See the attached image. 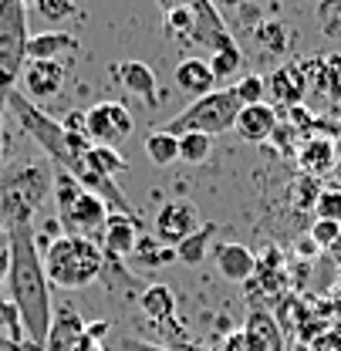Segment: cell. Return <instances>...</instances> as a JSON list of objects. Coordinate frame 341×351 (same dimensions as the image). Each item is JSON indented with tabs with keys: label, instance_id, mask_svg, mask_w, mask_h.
<instances>
[{
	"label": "cell",
	"instance_id": "cell-1",
	"mask_svg": "<svg viewBox=\"0 0 341 351\" xmlns=\"http://www.w3.org/2000/svg\"><path fill=\"white\" fill-rule=\"evenodd\" d=\"M7 250H10L7 298L21 311L27 341L38 351H44L51 321H54V307H51V280L44 274L34 226H10L7 230Z\"/></svg>",
	"mask_w": 341,
	"mask_h": 351
},
{
	"label": "cell",
	"instance_id": "cell-2",
	"mask_svg": "<svg viewBox=\"0 0 341 351\" xmlns=\"http://www.w3.org/2000/svg\"><path fill=\"white\" fill-rule=\"evenodd\" d=\"M54 193V169L44 159H21L0 173V226H34L44 199Z\"/></svg>",
	"mask_w": 341,
	"mask_h": 351
},
{
	"label": "cell",
	"instance_id": "cell-3",
	"mask_svg": "<svg viewBox=\"0 0 341 351\" xmlns=\"http://www.w3.org/2000/svg\"><path fill=\"white\" fill-rule=\"evenodd\" d=\"M159 7H163L166 34L186 51L200 47L210 58L220 47L237 44L213 0H159Z\"/></svg>",
	"mask_w": 341,
	"mask_h": 351
},
{
	"label": "cell",
	"instance_id": "cell-4",
	"mask_svg": "<svg viewBox=\"0 0 341 351\" xmlns=\"http://www.w3.org/2000/svg\"><path fill=\"white\" fill-rule=\"evenodd\" d=\"M44 274L51 280V287H64V291H82L88 284H95L105 270V250L85 240V237H68L58 233L47 250H41Z\"/></svg>",
	"mask_w": 341,
	"mask_h": 351
},
{
	"label": "cell",
	"instance_id": "cell-5",
	"mask_svg": "<svg viewBox=\"0 0 341 351\" xmlns=\"http://www.w3.org/2000/svg\"><path fill=\"white\" fill-rule=\"evenodd\" d=\"M54 210H58V223L68 237H85V240H102L105 219H108V206L88 193L85 186L68 173L54 166Z\"/></svg>",
	"mask_w": 341,
	"mask_h": 351
},
{
	"label": "cell",
	"instance_id": "cell-6",
	"mask_svg": "<svg viewBox=\"0 0 341 351\" xmlns=\"http://www.w3.org/2000/svg\"><path fill=\"white\" fill-rule=\"evenodd\" d=\"M7 112L17 119V125L24 129L27 138H34V145L44 152L47 162H54L58 169H71L75 166V156H71V145H68V129L54 115H47L31 98H24V91H10Z\"/></svg>",
	"mask_w": 341,
	"mask_h": 351
},
{
	"label": "cell",
	"instance_id": "cell-7",
	"mask_svg": "<svg viewBox=\"0 0 341 351\" xmlns=\"http://www.w3.org/2000/svg\"><path fill=\"white\" fill-rule=\"evenodd\" d=\"M27 3L0 0V108H7L10 91H17L21 71L27 64Z\"/></svg>",
	"mask_w": 341,
	"mask_h": 351
},
{
	"label": "cell",
	"instance_id": "cell-8",
	"mask_svg": "<svg viewBox=\"0 0 341 351\" xmlns=\"http://www.w3.org/2000/svg\"><path fill=\"white\" fill-rule=\"evenodd\" d=\"M237 115H240V101L233 98V91H230V88H216L210 95L196 98L189 108H183L169 125H166V132H172V135L203 132V135L213 138V135H223V132L233 129Z\"/></svg>",
	"mask_w": 341,
	"mask_h": 351
},
{
	"label": "cell",
	"instance_id": "cell-9",
	"mask_svg": "<svg viewBox=\"0 0 341 351\" xmlns=\"http://www.w3.org/2000/svg\"><path fill=\"white\" fill-rule=\"evenodd\" d=\"M135 129L132 122V112H128L122 101H98L85 108V135L91 138V145H122Z\"/></svg>",
	"mask_w": 341,
	"mask_h": 351
},
{
	"label": "cell",
	"instance_id": "cell-10",
	"mask_svg": "<svg viewBox=\"0 0 341 351\" xmlns=\"http://www.w3.org/2000/svg\"><path fill=\"white\" fill-rule=\"evenodd\" d=\"M200 226H203V217H200V210H196L193 203L169 199V203H163L159 213H156V240L176 250V247H179L186 237H193Z\"/></svg>",
	"mask_w": 341,
	"mask_h": 351
},
{
	"label": "cell",
	"instance_id": "cell-11",
	"mask_svg": "<svg viewBox=\"0 0 341 351\" xmlns=\"http://www.w3.org/2000/svg\"><path fill=\"white\" fill-rule=\"evenodd\" d=\"M64 78H68L64 61H34V58H27V64L21 71L24 98H31L34 105H44V101H51V98L61 95Z\"/></svg>",
	"mask_w": 341,
	"mask_h": 351
},
{
	"label": "cell",
	"instance_id": "cell-12",
	"mask_svg": "<svg viewBox=\"0 0 341 351\" xmlns=\"http://www.w3.org/2000/svg\"><path fill=\"white\" fill-rule=\"evenodd\" d=\"M307 71L298 61H287V64H277L270 75H267V95H270V105L274 108H298L307 95Z\"/></svg>",
	"mask_w": 341,
	"mask_h": 351
},
{
	"label": "cell",
	"instance_id": "cell-13",
	"mask_svg": "<svg viewBox=\"0 0 341 351\" xmlns=\"http://www.w3.org/2000/svg\"><path fill=\"white\" fill-rule=\"evenodd\" d=\"M338 162V138L335 135H307L298 149V166L304 176H328Z\"/></svg>",
	"mask_w": 341,
	"mask_h": 351
},
{
	"label": "cell",
	"instance_id": "cell-14",
	"mask_svg": "<svg viewBox=\"0 0 341 351\" xmlns=\"http://www.w3.org/2000/svg\"><path fill=\"white\" fill-rule=\"evenodd\" d=\"M135 243H139V219L128 217V213H108L102 240H98L105 257H119L122 261L126 254H135Z\"/></svg>",
	"mask_w": 341,
	"mask_h": 351
},
{
	"label": "cell",
	"instance_id": "cell-15",
	"mask_svg": "<svg viewBox=\"0 0 341 351\" xmlns=\"http://www.w3.org/2000/svg\"><path fill=\"white\" fill-rule=\"evenodd\" d=\"M277 125H281V119H277V108L270 101L244 105L240 115H237V122H233V129H237V135L244 142H270V135H274Z\"/></svg>",
	"mask_w": 341,
	"mask_h": 351
},
{
	"label": "cell",
	"instance_id": "cell-16",
	"mask_svg": "<svg viewBox=\"0 0 341 351\" xmlns=\"http://www.w3.org/2000/svg\"><path fill=\"white\" fill-rule=\"evenodd\" d=\"M244 335L263 351H287L284 328H281L277 314L267 311V307H250V314H247V321H244Z\"/></svg>",
	"mask_w": 341,
	"mask_h": 351
},
{
	"label": "cell",
	"instance_id": "cell-17",
	"mask_svg": "<svg viewBox=\"0 0 341 351\" xmlns=\"http://www.w3.org/2000/svg\"><path fill=\"white\" fill-rule=\"evenodd\" d=\"M112 78H115L119 88H126L128 95L142 98L145 105L156 101V85H159V78H156V71H152L145 61H119V64H112Z\"/></svg>",
	"mask_w": 341,
	"mask_h": 351
},
{
	"label": "cell",
	"instance_id": "cell-18",
	"mask_svg": "<svg viewBox=\"0 0 341 351\" xmlns=\"http://www.w3.org/2000/svg\"><path fill=\"white\" fill-rule=\"evenodd\" d=\"M213 261L216 270L223 274V280H233V284H244L257 274V257L244 247V243H216L213 247Z\"/></svg>",
	"mask_w": 341,
	"mask_h": 351
},
{
	"label": "cell",
	"instance_id": "cell-19",
	"mask_svg": "<svg viewBox=\"0 0 341 351\" xmlns=\"http://www.w3.org/2000/svg\"><path fill=\"white\" fill-rule=\"evenodd\" d=\"M172 78H176V88L183 95H189L193 101L203 98V95H210V91H216V78H213V71H210V64H207V58H183L176 64Z\"/></svg>",
	"mask_w": 341,
	"mask_h": 351
},
{
	"label": "cell",
	"instance_id": "cell-20",
	"mask_svg": "<svg viewBox=\"0 0 341 351\" xmlns=\"http://www.w3.org/2000/svg\"><path fill=\"white\" fill-rule=\"evenodd\" d=\"M85 317L78 314V311H71V307H61L58 314H54V321H51V331H47V341H44V351H71L78 341H82V335H85Z\"/></svg>",
	"mask_w": 341,
	"mask_h": 351
},
{
	"label": "cell",
	"instance_id": "cell-21",
	"mask_svg": "<svg viewBox=\"0 0 341 351\" xmlns=\"http://www.w3.org/2000/svg\"><path fill=\"white\" fill-rule=\"evenodd\" d=\"M75 51H78V38L68 31H44V34H31L27 41V58L34 61H64Z\"/></svg>",
	"mask_w": 341,
	"mask_h": 351
},
{
	"label": "cell",
	"instance_id": "cell-22",
	"mask_svg": "<svg viewBox=\"0 0 341 351\" xmlns=\"http://www.w3.org/2000/svg\"><path fill=\"white\" fill-rule=\"evenodd\" d=\"M139 307L145 311V317L152 324H172L176 321V294H172L166 284H145L142 294H139Z\"/></svg>",
	"mask_w": 341,
	"mask_h": 351
},
{
	"label": "cell",
	"instance_id": "cell-23",
	"mask_svg": "<svg viewBox=\"0 0 341 351\" xmlns=\"http://www.w3.org/2000/svg\"><path fill=\"white\" fill-rule=\"evenodd\" d=\"M142 149H145V156H149L152 166H163L166 169V166H172L179 159V135H172L166 129H152L145 135Z\"/></svg>",
	"mask_w": 341,
	"mask_h": 351
},
{
	"label": "cell",
	"instance_id": "cell-24",
	"mask_svg": "<svg viewBox=\"0 0 341 351\" xmlns=\"http://www.w3.org/2000/svg\"><path fill=\"white\" fill-rule=\"evenodd\" d=\"M216 223H203L193 237H186L179 247H176V261H183L186 267H200V263L207 261V250H210V243H213L216 237Z\"/></svg>",
	"mask_w": 341,
	"mask_h": 351
},
{
	"label": "cell",
	"instance_id": "cell-25",
	"mask_svg": "<svg viewBox=\"0 0 341 351\" xmlns=\"http://www.w3.org/2000/svg\"><path fill=\"white\" fill-rule=\"evenodd\" d=\"M78 162L102 176H112V179L119 173H126V159L119 156V149H108V145H91ZM71 169H75V166H71Z\"/></svg>",
	"mask_w": 341,
	"mask_h": 351
},
{
	"label": "cell",
	"instance_id": "cell-26",
	"mask_svg": "<svg viewBox=\"0 0 341 351\" xmlns=\"http://www.w3.org/2000/svg\"><path fill=\"white\" fill-rule=\"evenodd\" d=\"M210 152H213V138H210V135H203V132H186V135H179V159H183L186 166H203V162L210 159Z\"/></svg>",
	"mask_w": 341,
	"mask_h": 351
},
{
	"label": "cell",
	"instance_id": "cell-27",
	"mask_svg": "<svg viewBox=\"0 0 341 351\" xmlns=\"http://www.w3.org/2000/svg\"><path fill=\"white\" fill-rule=\"evenodd\" d=\"M207 64H210L216 82H230V78L240 71V64H244V51H240V44L220 47V51H213V54L207 58Z\"/></svg>",
	"mask_w": 341,
	"mask_h": 351
},
{
	"label": "cell",
	"instance_id": "cell-28",
	"mask_svg": "<svg viewBox=\"0 0 341 351\" xmlns=\"http://www.w3.org/2000/svg\"><path fill=\"white\" fill-rule=\"evenodd\" d=\"M0 338L17 341V345L27 341V335H24V321H21V311H17V304H14L10 298H0ZM27 345H31V341H27Z\"/></svg>",
	"mask_w": 341,
	"mask_h": 351
},
{
	"label": "cell",
	"instance_id": "cell-29",
	"mask_svg": "<svg viewBox=\"0 0 341 351\" xmlns=\"http://www.w3.org/2000/svg\"><path fill=\"white\" fill-rule=\"evenodd\" d=\"M135 257L142 267H163V263L176 261V250L166 247V243H159V240H152V237H139V243H135Z\"/></svg>",
	"mask_w": 341,
	"mask_h": 351
},
{
	"label": "cell",
	"instance_id": "cell-30",
	"mask_svg": "<svg viewBox=\"0 0 341 351\" xmlns=\"http://www.w3.org/2000/svg\"><path fill=\"white\" fill-rule=\"evenodd\" d=\"M230 91L240 101V108L244 105H260V101H267V78L263 75H244L240 82H233Z\"/></svg>",
	"mask_w": 341,
	"mask_h": 351
},
{
	"label": "cell",
	"instance_id": "cell-31",
	"mask_svg": "<svg viewBox=\"0 0 341 351\" xmlns=\"http://www.w3.org/2000/svg\"><path fill=\"white\" fill-rule=\"evenodd\" d=\"M34 7L47 24H61L78 10V0H34Z\"/></svg>",
	"mask_w": 341,
	"mask_h": 351
},
{
	"label": "cell",
	"instance_id": "cell-32",
	"mask_svg": "<svg viewBox=\"0 0 341 351\" xmlns=\"http://www.w3.org/2000/svg\"><path fill=\"white\" fill-rule=\"evenodd\" d=\"M338 237H341V223H335V219H314V226H311V240H314L318 250H331Z\"/></svg>",
	"mask_w": 341,
	"mask_h": 351
},
{
	"label": "cell",
	"instance_id": "cell-33",
	"mask_svg": "<svg viewBox=\"0 0 341 351\" xmlns=\"http://www.w3.org/2000/svg\"><path fill=\"white\" fill-rule=\"evenodd\" d=\"M254 38L263 44V47H270L274 54H281V51L287 47V31H284L281 24H260L254 31Z\"/></svg>",
	"mask_w": 341,
	"mask_h": 351
},
{
	"label": "cell",
	"instance_id": "cell-34",
	"mask_svg": "<svg viewBox=\"0 0 341 351\" xmlns=\"http://www.w3.org/2000/svg\"><path fill=\"white\" fill-rule=\"evenodd\" d=\"M314 210H318V219H335V223H341V189H321Z\"/></svg>",
	"mask_w": 341,
	"mask_h": 351
},
{
	"label": "cell",
	"instance_id": "cell-35",
	"mask_svg": "<svg viewBox=\"0 0 341 351\" xmlns=\"http://www.w3.org/2000/svg\"><path fill=\"white\" fill-rule=\"evenodd\" d=\"M105 331H108V321H88L82 341H78L71 351H105V345H102Z\"/></svg>",
	"mask_w": 341,
	"mask_h": 351
},
{
	"label": "cell",
	"instance_id": "cell-36",
	"mask_svg": "<svg viewBox=\"0 0 341 351\" xmlns=\"http://www.w3.org/2000/svg\"><path fill=\"white\" fill-rule=\"evenodd\" d=\"M216 351H263V348H257L254 341H250V338L244 335V328H240V331L226 335V338H223V345H220Z\"/></svg>",
	"mask_w": 341,
	"mask_h": 351
},
{
	"label": "cell",
	"instance_id": "cell-37",
	"mask_svg": "<svg viewBox=\"0 0 341 351\" xmlns=\"http://www.w3.org/2000/svg\"><path fill=\"white\" fill-rule=\"evenodd\" d=\"M307 351H341V331L338 328H328L325 335H318V338L307 345Z\"/></svg>",
	"mask_w": 341,
	"mask_h": 351
},
{
	"label": "cell",
	"instance_id": "cell-38",
	"mask_svg": "<svg viewBox=\"0 0 341 351\" xmlns=\"http://www.w3.org/2000/svg\"><path fill=\"white\" fill-rule=\"evenodd\" d=\"M7 277H10V250L0 247V294H7Z\"/></svg>",
	"mask_w": 341,
	"mask_h": 351
},
{
	"label": "cell",
	"instance_id": "cell-39",
	"mask_svg": "<svg viewBox=\"0 0 341 351\" xmlns=\"http://www.w3.org/2000/svg\"><path fill=\"white\" fill-rule=\"evenodd\" d=\"M122 345H126L128 351H166V348H159V345H149V341H139V338H122Z\"/></svg>",
	"mask_w": 341,
	"mask_h": 351
},
{
	"label": "cell",
	"instance_id": "cell-40",
	"mask_svg": "<svg viewBox=\"0 0 341 351\" xmlns=\"http://www.w3.org/2000/svg\"><path fill=\"white\" fill-rule=\"evenodd\" d=\"M0 351H38V348H34V345H27V341H24V345H17V341L0 338Z\"/></svg>",
	"mask_w": 341,
	"mask_h": 351
},
{
	"label": "cell",
	"instance_id": "cell-41",
	"mask_svg": "<svg viewBox=\"0 0 341 351\" xmlns=\"http://www.w3.org/2000/svg\"><path fill=\"white\" fill-rule=\"evenodd\" d=\"M3 122H7V108H0V156H3Z\"/></svg>",
	"mask_w": 341,
	"mask_h": 351
},
{
	"label": "cell",
	"instance_id": "cell-42",
	"mask_svg": "<svg viewBox=\"0 0 341 351\" xmlns=\"http://www.w3.org/2000/svg\"><path fill=\"white\" fill-rule=\"evenodd\" d=\"M331 257H335V261H338V267H341V237L335 240V247H331Z\"/></svg>",
	"mask_w": 341,
	"mask_h": 351
},
{
	"label": "cell",
	"instance_id": "cell-43",
	"mask_svg": "<svg viewBox=\"0 0 341 351\" xmlns=\"http://www.w3.org/2000/svg\"><path fill=\"white\" fill-rule=\"evenodd\" d=\"M213 3H223V7H240L244 0H213Z\"/></svg>",
	"mask_w": 341,
	"mask_h": 351
}]
</instances>
